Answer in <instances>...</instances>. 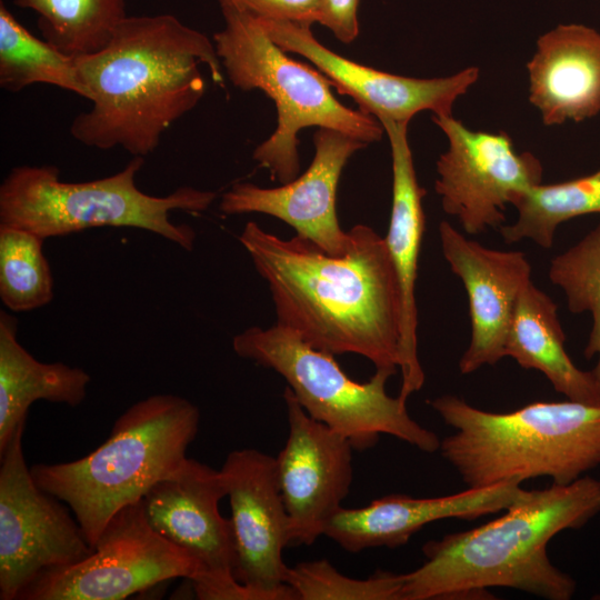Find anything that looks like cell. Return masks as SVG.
Wrapping results in <instances>:
<instances>
[{
  "label": "cell",
  "mask_w": 600,
  "mask_h": 600,
  "mask_svg": "<svg viewBox=\"0 0 600 600\" xmlns=\"http://www.w3.org/2000/svg\"><path fill=\"white\" fill-rule=\"evenodd\" d=\"M144 163L133 157L109 177L66 182L54 166H18L0 186V224L31 231L43 239L98 227L139 228L191 251L196 232L176 224L169 213L206 211L217 192L180 187L166 197L148 194L136 186Z\"/></svg>",
  "instance_id": "obj_7"
},
{
  "label": "cell",
  "mask_w": 600,
  "mask_h": 600,
  "mask_svg": "<svg viewBox=\"0 0 600 600\" xmlns=\"http://www.w3.org/2000/svg\"><path fill=\"white\" fill-rule=\"evenodd\" d=\"M529 100L547 126L600 112V32L563 23L543 33L527 63Z\"/></svg>",
  "instance_id": "obj_20"
},
{
  "label": "cell",
  "mask_w": 600,
  "mask_h": 600,
  "mask_svg": "<svg viewBox=\"0 0 600 600\" xmlns=\"http://www.w3.org/2000/svg\"><path fill=\"white\" fill-rule=\"evenodd\" d=\"M598 513L600 481L589 476L523 490L501 517L426 542L424 562L403 574L401 600L489 599L492 587L570 600L577 583L552 564L547 546Z\"/></svg>",
  "instance_id": "obj_3"
},
{
  "label": "cell",
  "mask_w": 600,
  "mask_h": 600,
  "mask_svg": "<svg viewBox=\"0 0 600 600\" xmlns=\"http://www.w3.org/2000/svg\"><path fill=\"white\" fill-rule=\"evenodd\" d=\"M288 438L276 457L291 544H312L342 508L353 478L351 442L313 419L286 387Z\"/></svg>",
  "instance_id": "obj_12"
},
{
  "label": "cell",
  "mask_w": 600,
  "mask_h": 600,
  "mask_svg": "<svg viewBox=\"0 0 600 600\" xmlns=\"http://www.w3.org/2000/svg\"><path fill=\"white\" fill-rule=\"evenodd\" d=\"M43 241L31 231L0 224V298L14 312L41 308L53 299Z\"/></svg>",
  "instance_id": "obj_26"
},
{
  "label": "cell",
  "mask_w": 600,
  "mask_h": 600,
  "mask_svg": "<svg viewBox=\"0 0 600 600\" xmlns=\"http://www.w3.org/2000/svg\"><path fill=\"white\" fill-rule=\"evenodd\" d=\"M513 207L518 219L500 227L503 241L514 243L529 239L550 249L559 224L579 216L600 213V169L564 182H541L527 190Z\"/></svg>",
  "instance_id": "obj_24"
},
{
  "label": "cell",
  "mask_w": 600,
  "mask_h": 600,
  "mask_svg": "<svg viewBox=\"0 0 600 600\" xmlns=\"http://www.w3.org/2000/svg\"><path fill=\"white\" fill-rule=\"evenodd\" d=\"M199 571L151 528L141 499L114 513L89 557L43 571L18 600H121L170 579L192 581Z\"/></svg>",
  "instance_id": "obj_9"
},
{
  "label": "cell",
  "mask_w": 600,
  "mask_h": 600,
  "mask_svg": "<svg viewBox=\"0 0 600 600\" xmlns=\"http://www.w3.org/2000/svg\"><path fill=\"white\" fill-rule=\"evenodd\" d=\"M259 19L277 46L306 58L339 93L351 97L359 110L378 120L410 122L413 116L426 110L437 116L452 114L456 100L479 78L476 67L428 79L392 74L331 51L316 39L311 24Z\"/></svg>",
  "instance_id": "obj_13"
},
{
  "label": "cell",
  "mask_w": 600,
  "mask_h": 600,
  "mask_svg": "<svg viewBox=\"0 0 600 600\" xmlns=\"http://www.w3.org/2000/svg\"><path fill=\"white\" fill-rule=\"evenodd\" d=\"M218 2L224 26L212 41L228 79L243 91H263L276 104L277 128L252 154L272 180L283 184L299 176L298 133L304 128L338 130L367 144L382 138L384 129L377 118L339 102L330 80L316 67L290 58L257 16Z\"/></svg>",
  "instance_id": "obj_6"
},
{
  "label": "cell",
  "mask_w": 600,
  "mask_h": 600,
  "mask_svg": "<svg viewBox=\"0 0 600 600\" xmlns=\"http://www.w3.org/2000/svg\"><path fill=\"white\" fill-rule=\"evenodd\" d=\"M429 404L454 429L439 450L468 488L538 477L568 484L600 466V404L537 401L499 413L452 394Z\"/></svg>",
  "instance_id": "obj_4"
},
{
  "label": "cell",
  "mask_w": 600,
  "mask_h": 600,
  "mask_svg": "<svg viewBox=\"0 0 600 600\" xmlns=\"http://www.w3.org/2000/svg\"><path fill=\"white\" fill-rule=\"evenodd\" d=\"M36 83L56 86L88 99L74 58L30 33L1 2L0 87L17 93Z\"/></svg>",
  "instance_id": "obj_25"
},
{
  "label": "cell",
  "mask_w": 600,
  "mask_h": 600,
  "mask_svg": "<svg viewBox=\"0 0 600 600\" xmlns=\"http://www.w3.org/2000/svg\"><path fill=\"white\" fill-rule=\"evenodd\" d=\"M379 121L389 138L392 159V206L384 239L399 286V369L402 377L399 398L407 401L424 383L418 357L416 282L426 224L422 199L427 192L418 183L408 140L409 122Z\"/></svg>",
  "instance_id": "obj_19"
},
{
  "label": "cell",
  "mask_w": 600,
  "mask_h": 600,
  "mask_svg": "<svg viewBox=\"0 0 600 600\" xmlns=\"http://www.w3.org/2000/svg\"><path fill=\"white\" fill-rule=\"evenodd\" d=\"M199 422V409L186 398L154 394L128 408L87 456L30 471L39 488L70 507L93 549L114 513L186 460Z\"/></svg>",
  "instance_id": "obj_5"
},
{
  "label": "cell",
  "mask_w": 600,
  "mask_h": 600,
  "mask_svg": "<svg viewBox=\"0 0 600 600\" xmlns=\"http://www.w3.org/2000/svg\"><path fill=\"white\" fill-rule=\"evenodd\" d=\"M220 470L231 508L234 577L263 590H293L286 583L289 567L282 552L291 537L276 458L256 449H238L227 456Z\"/></svg>",
  "instance_id": "obj_15"
},
{
  "label": "cell",
  "mask_w": 600,
  "mask_h": 600,
  "mask_svg": "<svg viewBox=\"0 0 600 600\" xmlns=\"http://www.w3.org/2000/svg\"><path fill=\"white\" fill-rule=\"evenodd\" d=\"M224 497L221 470L187 457L142 498L151 528L198 563L192 581L234 577L231 521L219 511Z\"/></svg>",
  "instance_id": "obj_16"
},
{
  "label": "cell",
  "mask_w": 600,
  "mask_h": 600,
  "mask_svg": "<svg viewBox=\"0 0 600 600\" xmlns=\"http://www.w3.org/2000/svg\"><path fill=\"white\" fill-rule=\"evenodd\" d=\"M232 348L281 376L306 412L344 436L356 450L374 447L381 434L427 453L440 448L438 436L411 418L407 402L387 393V381L397 370L376 369L368 381L357 382L333 354L312 348L279 323L246 329L233 337Z\"/></svg>",
  "instance_id": "obj_8"
},
{
  "label": "cell",
  "mask_w": 600,
  "mask_h": 600,
  "mask_svg": "<svg viewBox=\"0 0 600 600\" xmlns=\"http://www.w3.org/2000/svg\"><path fill=\"white\" fill-rule=\"evenodd\" d=\"M358 3L359 0H322L318 23L327 27L339 41L351 43L359 33Z\"/></svg>",
  "instance_id": "obj_31"
},
{
  "label": "cell",
  "mask_w": 600,
  "mask_h": 600,
  "mask_svg": "<svg viewBox=\"0 0 600 600\" xmlns=\"http://www.w3.org/2000/svg\"><path fill=\"white\" fill-rule=\"evenodd\" d=\"M448 139L437 161V194L447 214L468 234L501 227L504 208L542 182V164L516 151L506 132L473 131L449 116H432Z\"/></svg>",
  "instance_id": "obj_11"
},
{
  "label": "cell",
  "mask_w": 600,
  "mask_h": 600,
  "mask_svg": "<svg viewBox=\"0 0 600 600\" xmlns=\"http://www.w3.org/2000/svg\"><path fill=\"white\" fill-rule=\"evenodd\" d=\"M201 600H298L293 590L269 591L240 582L236 577L192 581Z\"/></svg>",
  "instance_id": "obj_30"
},
{
  "label": "cell",
  "mask_w": 600,
  "mask_h": 600,
  "mask_svg": "<svg viewBox=\"0 0 600 600\" xmlns=\"http://www.w3.org/2000/svg\"><path fill=\"white\" fill-rule=\"evenodd\" d=\"M348 233L349 246L338 256L297 234L279 238L253 221L239 241L268 284L277 323L314 349L397 370L400 294L386 239L366 224Z\"/></svg>",
  "instance_id": "obj_1"
},
{
  "label": "cell",
  "mask_w": 600,
  "mask_h": 600,
  "mask_svg": "<svg viewBox=\"0 0 600 600\" xmlns=\"http://www.w3.org/2000/svg\"><path fill=\"white\" fill-rule=\"evenodd\" d=\"M313 143V159L302 174L276 188L237 182L221 196L220 211L228 216H272L323 251L342 254L349 246V233L337 216L339 179L348 160L368 144L329 128H318Z\"/></svg>",
  "instance_id": "obj_14"
},
{
  "label": "cell",
  "mask_w": 600,
  "mask_h": 600,
  "mask_svg": "<svg viewBox=\"0 0 600 600\" xmlns=\"http://www.w3.org/2000/svg\"><path fill=\"white\" fill-rule=\"evenodd\" d=\"M38 16L46 41L69 57L102 50L128 17L127 0H14Z\"/></svg>",
  "instance_id": "obj_23"
},
{
  "label": "cell",
  "mask_w": 600,
  "mask_h": 600,
  "mask_svg": "<svg viewBox=\"0 0 600 600\" xmlns=\"http://www.w3.org/2000/svg\"><path fill=\"white\" fill-rule=\"evenodd\" d=\"M523 490L519 482L508 481L436 498L390 494L361 508H340L323 536L353 553L369 548H397L437 520H470L506 510Z\"/></svg>",
  "instance_id": "obj_18"
},
{
  "label": "cell",
  "mask_w": 600,
  "mask_h": 600,
  "mask_svg": "<svg viewBox=\"0 0 600 600\" xmlns=\"http://www.w3.org/2000/svg\"><path fill=\"white\" fill-rule=\"evenodd\" d=\"M18 320L0 311V452L30 406L38 400L79 406L91 378L87 371L63 362L44 363L29 353L17 338Z\"/></svg>",
  "instance_id": "obj_22"
},
{
  "label": "cell",
  "mask_w": 600,
  "mask_h": 600,
  "mask_svg": "<svg viewBox=\"0 0 600 600\" xmlns=\"http://www.w3.org/2000/svg\"><path fill=\"white\" fill-rule=\"evenodd\" d=\"M286 583L299 600H401L403 574L377 571L367 579H356L319 559L288 568Z\"/></svg>",
  "instance_id": "obj_28"
},
{
  "label": "cell",
  "mask_w": 600,
  "mask_h": 600,
  "mask_svg": "<svg viewBox=\"0 0 600 600\" xmlns=\"http://www.w3.org/2000/svg\"><path fill=\"white\" fill-rule=\"evenodd\" d=\"M74 61L92 106L73 119L71 136L133 157L152 153L164 131L199 103L206 92L200 64L224 88L213 41L170 13L128 16L102 50Z\"/></svg>",
  "instance_id": "obj_2"
},
{
  "label": "cell",
  "mask_w": 600,
  "mask_h": 600,
  "mask_svg": "<svg viewBox=\"0 0 600 600\" xmlns=\"http://www.w3.org/2000/svg\"><path fill=\"white\" fill-rule=\"evenodd\" d=\"M549 279L561 288L571 312L591 314L592 327L583 354L587 359L597 357L591 371L600 384V223L551 260Z\"/></svg>",
  "instance_id": "obj_27"
},
{
  "label": "cell",
  "mask_w": 600,
  "mask_h": 600,
  "mask_svg": "<svg viewBox=\"0 0 600 600\" xmlns=\"http://www.w3.org/2000/svg\"><path fill=\"white\" fill-rule=\"evenodd\" d=\"M557 304L530 281L521 291L510 322L506 357L523 369L540 371L567 399L600 404V384L592 371L579 369L564 349L566 334Z\"/></svg>",
  "instance_id": "obj_21"
},
{
  "label": "cell",
  "mask_w": 600,
  "mask_h": 600,
  "mask_svg": "<svg viewBox=\"0 0 600 600\" xmlns=\"http://www.w3.org/2000/svg\"><path fill=\"white\" fill-rule=\"evenodd\" d=\"M19 424L0 452V599L18 600L43 571L78 563L92 547L62 501L38 487Z\"/></svg>",
  "instance_id": "obj_10"
},
{
  "label": "cell",
  "mask_w": 600,
  "mask_h": 600,
  "mask_svg": "<svg viewBox=\"0 0 600 600\" xmlns=\"http://www.w3.org/2000/svg\"><path fill=\"white\" fill-rule=\"evenodd\" d=\"M219 1V0H218ZM267 20L311 24L319 22L322 0H222Z\"/></svg>",
  "instance_id": "obj_29"
},
{
  "label": "cell",
  "mask_w": 600,
  "mask_h": 600,
  "mask_svg": "<svg viewBox=\"0 0 600 600\" xmlns=\"http://www.w3.org/2000/svg\"><path fill=\"white\" fill-rule=\"evenodd\" d=\"M441 250L468 294L470 342L459 361L461 374L493 366L506 357L512 314L531 266L521 251L487 248L466 238L448 221L439 224Z\"/></svg>",
  "instance_id": "obj_17"
}]
</instances>
